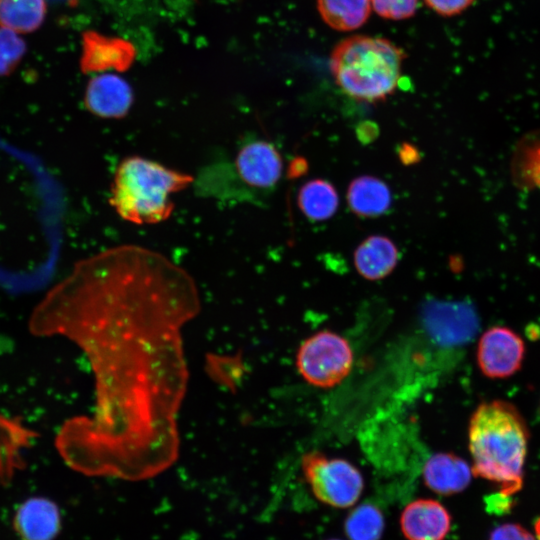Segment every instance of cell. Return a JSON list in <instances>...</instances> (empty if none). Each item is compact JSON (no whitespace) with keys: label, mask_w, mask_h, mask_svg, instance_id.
Masks as SVG:
<instances>
[{"label":"cell","mask_w":540,"mask_h":540,"mask_svg":"<svg viewBox=\"0 0 540 540\" xmlns=\"http://www.w3.org/2000/svg\"><path fill=\"white\" fill-rule=\"evenodd\" d=\"M399 260L396 244L387 236L370 235L353 252L356 271L364 279L381 280L390 275Z\"/></svg>","instance_id":"15"},{"label":"cell","mask_w":540,"mask_h":540,"mask_svg":"<svg viewBox=\"0 0 540 540\" xmlns=\"http://www.w3.org/2000/svg\"><path fill=\"white\" fill-rule=\"evenodd\" d=\"M522 337L504 326L487 329L479 338L476 351L481 373L490 379H505L517 373L525 358Z\"/></svg>","instance_id":"7"},{"label":"cell","mask_w":540,"mask_h":540,"mask_svg":"<svg viewBox=\"0 0 540 540\" xmlns=\"http://www.w3.org/2000/svg\"><path fill=\"white\" fill-rule=\"evenodd\" d=\"M26 52L25 42L12 30L0 28V76L12 73Z\"/></svg>","instance_id":"21"},{"label":"cell","mask_w":540,"mask_h":540,"mask_svg":"<svg viewBox=\"0 0 540 540\" xmlns=\"http://www.w3.org/2000/svg\"><path fill=\"white\" fill-rule=\"evenodd\" d=\"M353 360V351L346 338L322 330L301 343L296 354V367L308 384L331 388L349 375Z\"/></svg>","instance_id":"6"},{"label":"cell","mask_w":540,"mask_h":540,"mask_svg":"<svg viewBox=\"0 0 540 540\" xmlns=\"http://www.w3.org/2000/svg\"><path fill=\"white\" fill-rule=\"evenodd\" d=\"M452 517L438 500L418 498L409 502L399 517L406 540H444L451 530Z\"/></svg>","instance_id":"9"},{"label":"cell","mask_w":540,"mask_h":540,"mask_svg":"<svg viewBox=\"0 0 540 540\" xmlns=\"http://www.w3.org/2000/svg\"><path fill=\"white\" fill-rule=\"evenodd\" d=\"M46 15V0H0V26L17 33L38 29Z\"/></svg>","instance_id":"19"},{"label":"cell","mask_w":540,"mask_h":540,"mask_svg":"<svg viewBox=\"0 0 540 540\" xmlns=\"http://www.w3.org/2000/svg\"><path fill=\"white\" fill-rule=\"evenodd\" d=\"M131 86L118 75L103 73L92 78L84 93V105L93 115L103 119L125 117L133 104Z\"/></svg>","instance_id":"12"},{"label":"cell","mask_w":540,"mask_h":540,"mask_svg":"<svg viewBox=\"0 0 540 540\" xmlns=\"http://www.w3.org/2000/svg\"><path fill=\"white\" fill-rule=\"evenodd\" d=\"M534 534L537 540H540V517L536 519L534 523Z\"/></svg>","instance_id":"26"},{"label":"cell","mask_w":540,"mask_h":540,"mask_svg":"<svg viewBox=\"0 0 540 540\" xmlns=\"http://www.w3.org/2000/svg\"><path fill=\"white\" fill-rule=\"evenodd\" d=\"M529 437L527 423L512 403L479 404L468 425L473 475L495 484L498 495L511 499L523 486Z\"/></svg>","instance_id":"2"},{"label":"cell","mask_w":540,"mask_h":540,"mask_svg":"<svg viewBox=\"0 0 540 540\" xmlns=\"http://www.w3.org/2000/svg\"><path fill=\"white\" fill-rule=\"evenodd\" d=\"M418 0H371L374 11L385 19L403 20L412 17Z\"/></svg>","instance_id":"22"},{"label":"cell","mask_w":540,"mask_h":540,"mask_svg":"<svg viewBox=\"0 0 540 540\" xmlns=\"http://www.w3.org/2000/svg\"><path fill=\"white\" fill-rule=\"evenodd\" d=\"M346 200L348 207L356 216L373 218L389 211L392 194L389 186L380 178L361 175L349 183Z\"/></svg>","instance_id":"16"},{"label":"cell","mask_w":540,"mask_h":540,"mask_svg":"<svg viewBox=\"0 0 540 540\" xmlns=\"http://www.w3.org/2000/svg\"><path fill=\"white\" fill-rule=\"evenodd\" d=\"M308 164L305 159L301 157L294 158L288 168V175L292 178L301 176L307 171Z\"/></svg>","instance_id":"25"},{"label":"cell","mask_w":540,"mask_h":540,"mask_svg":"<svg viewBox=\"0 0 540 540\" xmlns=\"http://www.w3.org/2000/svg\"><path fill=\"white\" fill-rule=\"evenodd\" d=\"M234 169L244 185L254 190H270L282 176V156L271 142L252 139L239 148Z\"/></svg>","instance_id":"8"},{"label":"cell","mask_w":540,"mask_h":540,"mask_svg":"<svg viewBox=\"0 0 540 540\" xmlns=\"http://www.w3.org/2000/svg\"><path fill=\"white\" fill-rule=\"evenodd\" d=\"M488 540H537V538L522 525L510 522L495 527Z\"/></svg>","instance_id":"23"},{"label":"cell","mask_w":540,"mask_h":540,"mask_svg":"<svg viewBox=\"0 0 540 540\" xmlns=\"http://www.w3.org/2000/svg\"><path fill=\"white\" fill-rule=\"evenodd\" d=\"M301 469L314 497L330 507L351 508L363 493L362 473L346 459L311 451L302 457Z\"/></svg>","instance_id":"5"},{"label":"cell","mask_w":540,"mask_h":540,"mask_svg":"<svg viewBox=\"0 0 540 540\" xmlns=\"http://www.w3.org/2000/svg\"><path fill=\"white\" fill-rule=\"evenodd\" d=\"M424 322L432 339L443 346L466 344L475 334L477 320L468 307L432 303L424 311Z\"/></svg>","instance_id":"10"},{"label":"cell","mask_w":540,"mask_h":540,"mask_svg":"<svg viewBox=\"0 0 540 540\" xmlns=\"http://www.w3.org/2000/svg\"><path fill=\"white\" fill-rule=\"evenodd\" d=\"M13 525L22 540H54L61 529V513L53 501L32 497L19 506Z\"/></svg>","instance_id":"14"},{"label":"cell","mask_w":540,"mask_h":540,"mask_svg":"<svg viewBox=\"0 0 540 540\" xmlns=\"http://www.w3.org/2000/svg\"><path fill=\"white\" fill-rule=\"evenodd\" d=\"M343 529L347 540H380L385 530L384 514L373 503L354 505L345 517Z\"/></svg>","instance_id":"20"},{"label":"cell","mask_w":540,"mask_h":540,"mask_svg":"<svg viewBox=\"0 0 540 540\" xmlns=\"http://www.w3.org/2000/svg\"><path fill=\"white\" fill-rule=\"evenodd\" d=\"M198 310L189 273L134 244L78 261L36 306L30 331L74 341L96 377L94 417L68 421L57 437L71 468L134 481L175 461L187 381L180 329Z\"/></svg>","instance_id":"1"},{"label":"cell","mask_w":540,"mask_h":540,"mask_svg":"<svg viewBox=\"0 0 540 540\" xmlns=\"http://www.w3.org/2000/svg\"><path fill=\"white\" fill-rule=\"evenodd\" d=\"M192 175L157 161L131 155L117 166L108 202L123 220L137 224H157L174 210L171 196L189 187Z\"/></svg>","instance_id":"3"},{"label":"cell","mask_w":540,"mask_h":540,"mask_svg":"<svg viewBox=\"0 0 540 540\" xmlns=\"http://www.w3.org/2000/svg\"><path fill=\"white\" fill-rule=\"evenodd\" d=\"M136 57L133 44L125 39L104 36L88 31L82 38L80 68L83 73L122 72L127 70Z\"/></svg>","instance_id":"11"},{"label":"cell","mask_w":540,"mask_h":540,"mask_svg":"<svg viewBox=\"0 0 540 540\" xmlns=\"http://www.w3.org/2000/svg\"><path fill=\"white\" fill-rule=\"evenodd\" d=\"M297 204L302 214L311 221L330 219L339 206V196L332 183L317 178L305 182L297 194Z\"/></svg>","instance_id":"17"},{"label":"cell","mask_w":540,"mask_h":540,"mask_svg":"<svg viewBox=\"0 0 540 540\" xmlns=\"http://www.w3.org/2000/svg\"><path fill=\"white\" fill-rule=\"evenodd\" d=\"M327 540H342V539H338V538H330V539H327Z\"/></svg>","instance_id":"27"},{"label":"cell","mask_w":540,"mask_h":540,"mask_svg":"<svg viewBox=\"0 0 540 540\" xmlns=\"http://www.w3.org/2000/svg\"><path fill=\"white\" fill-rule=\"evenodd\" d=\"M404 58V51L388 39L353 35L334 47L330 69L346 95L377 103L395 92Z\"/></svg>","instance_id":"4"},{"label":"cell","mask_w":540,"mask_h":540,"mask_svg":"<svg viewBox=\"0 0 540 540\" xmlns=\"http://www.w3.org/2000/svg\"><path fill=\"white\" fill-rule=\"evenodd\" d=\"M323 21L339 31H352L361 27L371 11V0H317Z\"/></svg>","instance_id":"18"},{"label":"cell","mask_w":540,"mask_h":540,"mask_svg":"<svg viewBox=\"0 0 540 540\" xmlns=\"http://www.w3.org/2000/svg\"><path fill=\"white\" fill-rule=\"evenodd\" d=\"M475 0H424L425 4L438 15L452 17L467 10Z\"/></svg>","instance_id":"24"},{"label":"cell","mask_w":540,"mask_h":540,"mask_svg":"<svg viewBox=\"0 0 540 540\" xmlns=\"http://www.w3.org/2000/svg\"><path fill=\"white\" fill-rule=\"evenodd\" d=\"M473 472L463 458L450 452H440L430 456L423 465L422 478L432 492L450 496L465 490Z\"/></svg>","instance_id":"13"}]
</instances>
